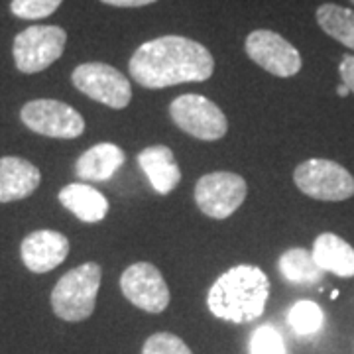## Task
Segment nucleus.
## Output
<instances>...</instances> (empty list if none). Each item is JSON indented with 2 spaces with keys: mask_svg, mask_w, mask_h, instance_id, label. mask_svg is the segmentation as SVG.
<instances>
[{
  "mask_svg": "<svg viewBox=\"0 0 354 354\" xmlns=\"http://www.w3.org/2000/svg\"><path fill=\"white\" fill-rule=\"evenodd\" d=\"M130 77L146 88H164L211 79L215 59L195 39L162 36L142 44L128 64Z\"/></svg>",
  "mask_w": 354,
  "mask_h": 354,
  "instance_id": "nucleus-1",
  "label": "nucleus"
},
{
  "mask_svg": "<svg viewBox=\"0 0 354 354\" xmlns=\"http://www.w3.org/2000/svg\"><path fill=\"white\" fill-rule=\"evenodd\" d=\"M270 279L258 266H234L218 276L207 295L211 313L230 323H250L264 313Z\"/></svg>",
  "mask_w": 354,
  "mask_h": 354,
  "instance_id": "nucleus-2",
  "label": "nucleus"
},
{
  "mask_svg": "<svg viewBox=\"0 0 354 354\" xmlns=\"http://www.w3.org/2000/svg\"><path fill=\"white\" fill-rule=\"evenodd\" d=\"M101 279L102 270L97 262H85L69 270L65 276L59 278L51 291L53 313L69 323H79L88 319L97 305Z\"/></svg>",
  "mask_w": 354,
  "mask_h": 354,
  "instance_id": "nucleus-3",
  "label": "nucleus"
},
{
  "mask_svg": "<svg viewBox=\"0 0 354 354\" xmlns=\"http://www.w3.org/2000/svg\"><path fill=\"white\" fill-rule=\"evenodd\" d=\"M293 181L297 189L317 201L339 203L354 195V177L351 171L325 158H313L297 165Z\"/></svg>",
  "mask_w": 354,
  "mask_h": 354,
  "instance_id": "nucleus-4",
  "label": "nucleus"
},
{
  "mask_svg": "<svg viewBox=\"0 0 354 354\" xmlns=\"http://www.w3.org/2000/svg\"><path fill=\"white\" fill-rule=\"evenodd\" d=\"M67 32L59 26H30L12 44L14 64L18 71L34 75L53 65L65 51Z\"/></svg>",
  "mask_w": 354,
  "mask_h": 354,
  "instance_id": "nucleus-5",
  "label": "nucleus"
},
{
  "mask_svg": "<svg viewBox=\"0 0 354 354\" xmlns=\"http://www.w3.org/2000/svg\"><path fill=\"white\" fill-rule=\"evenodd\" d=\"M71 83L88 99L114 111L124 109L132 101V87L128 77L109 64L91 62L77 65L71 73Z\"/></svg>",
  "mask_w": 354,
  "mask_h": 354,
  "instance_id": "nucleus-6",
  "label": "nucleus"
},
{
  "mask_svg": "<svg viewBox=\"0 0 354 354\" xmlns=\"http://www.w3.org/2000/svg\"><path fill=\"white\" fill-rule=\"evenodd\" d=\"M248 195L246 179L232 171H213L203 176L195 183V203L203 215L225 221L241 205Z\"/></svg>",
  "mask_w": 354,
  "mask_h": 354,
  "instance_id": "nucleus-7",
  "label": "nucleus"
},
{
  "mask_svg": "<svg viewBox=\"0 0 354 354\" xmlns=\"http://www.w3.org/2000/svg\"><path fill=\"white\" fill-rule=\"evenodd\" d=\"M20 118L32 132L57 140L79 138L85 132V118L67 102L36 99L26 102Z\"/></svg>",
  "mask_w": 354,
  "mask_h": 354,
  "instance_id": "nucleus-8",
  "label": "nucleus"
},
{
  "mask_svg": "<svg viewBox=\"0 0 354 354\" xmlns=\"http://www.w3.org/2000/svg\"><path fill=\"white\" fill-rule=\"evenodd\" d=\"M169 114L177 127L193 138L213 142L228 130V120L218 104L203 95H181L169 104Z\"/></svg>",
  "mask_w": 354,
  "mask_h": 354,
  "instance_id": "nucleus-9",
  "label": "nucleus"
},
{
  "mask_svg": "<svg viewBox=\"0 0 354 354\" xmlns=\"http://www.w3.org/2000/svg\"><path fill=\"white\" fill-rule=\"evenodd\" d=\"M246 55L268 73L276 77H293L301 69V55L295 46L272 30H254L244 41Z\"/></svg>",
  "mask_w": 354,
  "mask_h": 354,
  "instance_id": "nucleus-10",
  "label": "nucleus"
},
{
  "mask_svg": "<svg viewBox=\"0 0 354 354\" xmlns=\"http://www.w3.org/2000/svg\"><path fill=\"white\" fill-rule=\"evenodd\" d=\"M120 290L130 304L146 313H162L169 305V288L162 272L150 262L128 266L120 276Z\"/></svg>",
  "mask_w": 354,
  "mask_h": 354,
  "instance_id": "nucleus-11",
  "label": "nucleus"
},
{
  "mask_svg": "<svg viewBox=\"0 0 354 354\" xmlns=\"http://www.w3.org/2000/svg\"><path fill=\"white\" fill-rule=\"evenodd\" d=\"M69 254L67 236L57 230H34L20 244L24 266L34 274H46L65 262Z\"/></svg>",
  "mask_w": 354,
  "mask_h": 354,
  "instance_id": "nucleus-12",
  "label": "nucleus"
},
{
  "mask_svg": "<svg viewBox=\"0 0 354 354\" xmlns=\"http://www.w3.org/2000/svg\"><path fill=\"white\" fill-rule=\"evenodd\" d=\"M41 183V171L32 162L18 156L0 158V203L30 197Z\"/></svg>",
  "mask_w": 354,
  "mask_h": 354,
  "instance_id": "nucleus-13",
  "label": "nucleus"
},
{
  "mask_svg": "<svg viewBox=\"0 0 354 354\" xmlns=\"http://www.w3.org/2000/svg\"><path fill=\"white\" fill-rule=\"evenodd\" d=\"M138 164L144 169L150 185L156 193L167 195L176 189L181 181V169L176 156L167 146H148L138 153Z\"/></svg>",
  "mask_w": 354,
  "mask_h": 354,
  "instance_id": "nucleus-14",
  "label": "nucleus"
},
{
  "mask_svg": "<svg viewBox=\"0 0 354 354\" xmlns=\"http://www.w3.org/2000/svg\"><path fill=\"white\" fill-rule=\"evenodd\" d=\"M127 153L120 146L102 142L79 156L75 174L83 181H106L122 167Z\"/></svg>",
  "mask_w": 354,
  "mask_h": 354,
  "instance_id": "nucleus-15",
  "label": "nucleus"
},
{
  "mask_svg": "<svg viewBox=\"0 0 354 354\" xmlns=\"http://www.w3.org/2000/svg\"><path fill=\"white\" fill-rule=\"evenodd\" d=\"M67 211L83 223H101L109 215V199L101 191L85 183H69L57 195Z\"/></svg>",
  "mask_w": 354,
  "mask_h": 354,
  "instance_id": "nucleus-16",
  "label": "nucleus"
},
{
  "mask_svg": "<svg viewBox=\"0 0 354 354\" xmlns=\"http://www.w3.org/2000/svg\"><path fill=\"white\" fill-rule=\"evenodd\" d=\"M313 258L323 272H330L339 278L354 276V248L333 232L317 236L313 242Z\"/></svg>",
  "mask_w": 354,
  "mask_h": 354,
  "instance_id": "nucleus-17",
  "label": "nucleus"
},
{
  "mask_svg": "<svg viewBox=\"0 0 354 354\" xmlns=\"http://www.w3.org/2000/svg\"><path fill=\"white\" fill-rule=\"evenodd\" d=\"M315 16L317 24L327 36L354 50V10L327 2L317 8Z\"/></svg>",
  "mask_w": 354,
  "mask_h": 354,
  "instance_id": "nucleus-18",
  "label": "nucleus"
},
{
  "mask_svg": "<svg viewBox=\"0 0 354 354\" xmlns=\"http://www.w3.org/2000/svg\"><path fill=\"white\" fill-rule=\"evenodd\" d=\"M279 272L291 283H317L323 278V270L305 248H290L279 258Z\"/></svg>",
  "mask_w": 354,
  "mask_h": 354,
  "instance_id": "nucleus-19",
  "label": "nucleus"
},
{
  "mask_svg": "<svg viewBox=\"0 0 354 354\" xmlns=\"http://www.w3.org/2000/svg\"><path fill=\"white\" fill-rule=\"evenodd\" d=\"M288 323L297 335H313L323 325V311L313 301H299L290 309Z\"/></svg>",
  "mask_w": 354,
  "mask_h": 354,
  "instance_id": "nucleus-20",
  "label": "nucleus"
},
{
  "mask_svg": "<svg viewBox=\"0 0 354 354\" xmlns=\"http://www.w3.org/2000/svg\"><path fill=\"white\" fill-rule=\"evenodd\" d=\"M62 2L64 0H12L10 12L22 20H41L55 12Z\"/></svg>",
  "mask_w": 354,
  "mask_h": 354,
  "instance_id": "nucleus-21",
  "label": "nucleus"
},
{
  "mask_svg": "<svg viewBox=\"0 0 354 354\" xmlns=\"http://www.w3.org/2000/svg\"><path fill=\"white\" fill-rule=\"evenodd\" d=\"M250 354H286V344L272 325H262L250 339Z\"/></svg>",
  "mask_w": 354,
  "mask_h": 354,
  "instance_id": "nucleus-22",
  "label": "nucleus"
},
{
  "mask_svg": "<svg viewBox=\"0 0 354 354\" xmlns=\"http://www.w3.org/2000/svg\"><path fill=\"white\" fill-rule=\"evenodd\" d=\"M142 354H193L191 348L171 333H156L144 342Z\"/></svg>",
  "mask_w": 354,
  "mask_h": 354,
  "instance_id": "nucleus-23",
  "label": "nucleus"
},
{
  "mask_svg": "<svg viewBox=\"0 0 354 354\" xmlns=\"http://www.w3.org/2000/svg\"><path fill=\"white\" fill-rule=\"evenodd\" d=\"M339 73H341L342 83L348 87L351 93H354V55H344L339 65Z\"/></svg>",
  "mask_w": 354,
  "mask_h": 354,
  "instance_id": "nucleus-24",
  "label": "nucleus"
},
{
  "mask_svg": "<svg viewBox=\"0 0 354 354\" xmlns=\"http://www.w3.org/2000/svg\"><path fill=\"white\" fill-rule=\"evenodd\" d=\"M109 6H116V8H140V6H148L158 0H101Z\"/></svg>",
  "mask_w": 354,
  "mask_h": 354,
  "instance_id": "nucleus-25",
  "label": "nucleus"
},
{
  "mask_svg": "<svg viewBox=\"0 0 354 354\" xmlns=\"http://www.w3.org/2000/svg\"><path fill=\"white\" fill-rule=\"evenodd\" d=\"M348 93H351V91H348V87H346L344 83H342V85H339V95H341V97H346Z\"/></svg>",
  "mask_w": 354,
  "mask_h": 354,
  "instance_id": "nucleus-26",
  "label": "nucleus"
},
{
  "mask_svg": "<svg viewBox=\"0 0 354 354\" xmlns=\"http://www.w3.org/2000/svg\"><path fill=\"white\" fill-rule=\"evenodd\" d=\"M351 2H353V4H354V0H351Z\"/></svg>",
  "mask_w": 354,
  "mask_h": 354,
  "instance_id": "nucleus-27",
  "label": "nucleus"
}]
</instances>
